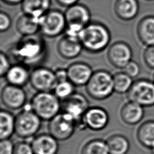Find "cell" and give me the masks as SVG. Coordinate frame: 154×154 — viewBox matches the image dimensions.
Masks as SVG:
<instances>
[{"label":"cell","instance_id":"6da1fadb","mask_svg":"<svg viewBox=\"0 0 154 154\" xmlns=\"http://www.w3.org/2000/svg\"><path fill=\"white\" fill-rule=\"evenodd\" d=\"M11 54L18 63L29 67L43 61L46 55V45L37 34L23 36L13 47Z\"/></svg>","mask_w":154,"mask_h":154},{"label":"cell","instance_id":"7a4b0ae2","mask_svg":"<svg viewBox=\"0 0 154 154\" xmlns=\"http://www.w3.org/2000/svg\"><path fill=\"white\" fill-rule=\"evenodd\" d=\"M78 37L83 48L92 54L104 51L111 40L110 31L106 25L92 21L81 30Z\"/></svg>","mask_w":154,"mask_h":154},{"label":"cell","instance_id":"3957f363","mask_svg":"<svg viewBox=\"0 0 154 154\" xmlns=\"http://www.w3.org/2000/svg\"><path fill=\"white\" fill-rule=\"evenodd\" d=\"M85 90L87 94L94 100L106 99L114 92L113 75L103 69L94 72L85 85Z\"/></svg>","mask_w":154,"mask_h":154},{"label":"cell","instance_id":"277c9868","mask_svg":"<svg viewBox=\"0 0 154 154\" xmlns=\"http://www.w3.org/2000/svg\"><path fill=\"white\" fill-rule=\"evenodd\" d=\"M29 106L43 120H50L57 116L61 109V103L51 91L37 92L31 98Z\"/></svg>","mask_w":154,"mask_h":154},{"label":"cell","instance_id":"5b68a950","mask_svg":"<svg viewBox=\"0 0 154 154\" xmlns=\"http://www.w3.org/2000/svg\"><path fill=\"white\" fill-rule=\"evenodd\" d=\"M67 26L65 34L78 37L81 30L91 22V13L82 4H75L67 8L64 12Z\"/></svg>","mask_w":154,"mask_h":154},{"label":"cell","instance_id":"8992f818","mask_svg":"<svg viewBox=\"0 0 154 154\" xmlns=\"http://www.w3.org/2000/svg\"><path fill=\"white\" fill-rule=\"evenodd\" d=\"M42 119L32 111L29 105L15 117V134L20 138L33 137L40 129Z\"/></svg>","mask_w":154,"mask_h":154},{"label":"cell","instance_id":"52a82bcc","mask_svg":"<svg viewBox=\"0 0 154 154\" xmlns=\"http://www.w3.org/2000/svg\"><path fill=\"white\" fill-rule=\"evenodd\" d=\"M127 94L128 100L143 107L154 105V82L147 79H139L133 82Z\"/></svg>","mask_w":154,"mask_h":154},{"label":"cell","instance_id":"ba28073f","mask_svg":"<svg viewBox=\"0 0 154 154\" xmlns=\"http://www.w3.org/2000/svg\"><path fill=\"white\" fill-rule=\"evenodd\" d=\"M67 26L64 13L50 10L40 19V32L49 38H54L65 32Z\"/></svg>","mask_w":154,"mask_h":154},{"label":"cell","instance_id":"9c48e42d","mask_svg":"<svg viewBox=\"0 0 154 154\" xmlns=\"http://www.w3.org/2000/svg\"><path fill=\"white\" fill-rule=\"evenodd\" d=\"M76 126L70 116L63 112H59L49 121V134L58 141H64L73 135Z\"/></svg>","mask_w":154,"mask_h":154},{"label":"cell","instance_id":"30bf717a","mask_svg":"<svg viewBox=\"0 0 154 154\" xmlns=\"http://www.w3.org/2000/svg\"><path fill=\"white\" fill-rule=\"evenodd\" d=\"M89 108V102L82 94L74 93L67 99L62 100V112L70 116L77 125L82 124L83 117Z\"/></svg>","mask_w":154,"mask_h":154},{"label":"cell","instance_id":"8fae6325","mask_svg":"<svg viewBox=\"0 0 154 154\" xmlns=\"http://www.w3.org/2000/svg\"><path fill=\"white\" fill-rule=\"evenodd\" d=\"M29 82L38 92H47L54 90L57 80L55 71L46 67L37 66L31 72Z\"/></svg>","mask_w":154,"mask_h":154},{"label":"cell","instance_id":"7c38bea8","mask_svg":"<svg viewBox=\"0 0 154 154\" xmlns=\"http://www.w3.org/2000/svg\"><path fill=\"white\" fill-rule=\"evenodd\" d=\"M1 100L6 108L17 110L25 106L27 96L22 87L7 84L1 90Z\"/></svg>","mask_w":154,"mask_h":154},{"label":"cell","instance_id":"4fadbf2b","mask_svg":"<svg viewBox=\"0 0 154 154\" xmlns=\"http://www.w3.org/2000/svg\"><path fill=\"white\" fill-rule=\"evenodd\" d=\"M132 50L131 46L122 41L112 43L107 51V58L112 66L122 69L132 60Z\"/></svg>","mask_w":154,"mask_h":154},{"label":"cell","instance_id":"5bb4252c","mask_svg":"<svg viewBox=\"0 0 154 154\" xmlns=\"http://www.w3.org/2000/svg\"><path fill=\"white\" fill-rule=\"evenodd\" d=\"M109 122V115L107 111L99 106L89 107L85 112L82 124L93 131H100L104 129Z\"/></svg>","mask_w":154,"mask_h":154},{"label":"cell","instance_id":"9a60e30c","mask_svg":"<svg viewBox=\"0 0 154 154\" xmlns=\"http://www.w3.org/2000/svg\"><path fill=\"white\" fill-rule=\"evenodd\" d=\"M83 46L78 37L64 34L57 43L58 54L63 58L72 60L78 57L82 51Z\"/></svg>","mask_w":154,"mask_h":154},{"label":"cell","instance_id":"2e32d148","mask_svg":"<svg viewBox=\"0 0 154 154\" xmlns=\"http://www.w3.org/2000/svg\"><path fill=\"white\" fill-rule=\"evenodd\" d=\"M66 69L68 79L78 87L85 85L94 72L89 64L81 61L70 64Z\"/></svg>","mask_w":154,"mask_h":154},{"label":"cell","instance_id":"e0dca14e","mask_svg":"<svg viewBox=\"0 0 154 154\" xmlns=\"http://www.w3.org/2000/svg\"><path fill=\"white\" fill-rule=\"evenodd\" d=\"M57 141L49 134L36 136L31 143L34 154H57L58 150Z\"/></svg>","mask_w":154,"mask_h":154},{"label":"cell","instance_id":"ac0fdd59","mask_svg":"<svg viewBox=\"0 0 154 154\" xmlns=\"http://www.w3.org/2000/svg\"><path fill=\"white\" fill-rule=\"evenodd\" d=\"M30 74L28 66L17 63L11 66L4 78L8 84L22 87L29 81Z\"/></svg>","mask_w":154,"mask_h":154},{"label":"cell","instance_id":"d6986e66","mask_svg":"<svg viewBox=\"0 0 154 154\" xmlns=\"http://www.w3.org/2000/svg\"><path fill=\"white\" fill-rule=\"evenodd\" d=\"M140 5L138 0H116L114 10L116 16L123 21L134 19L138 14Z\"/></svg>","mask_w":154,"mask_h":154},{"label":"cell","instance_id":"ffe728a7","mask_svg":"<svg viewBox=\"0 0 154 154\" xmlns=\"http://www.w3.org/2000/svg\"><path fill=\"white\" fill-rule=\"evenodd\" d=\"M144 115V107L129 100L123 104L120 111L122 120L128 125H135L140 123Z\"/></svg>","mask_w":154,"mask_h":154},{"label":"cell","instance_id":"44dd1931","mask_svg":"<svg viewBox=\"0 0 154 154\" xmlns=\"http://www.w3.org/2000/svg\"><path fill=\"white\" fill-rule=\"evenodd\" d=\"M136 31L137 37L143 45H154V16L141 18L137 24Z\"/></svg>","mask_w":154,"mask_h":154},{"label":"cell","instance_id":"7402d4cb","mask_svg":"<svg viewBox=\"0 0 154 154\" xmlns=\"http://www.w3.org/2000/svg\"><path fill=\"white\" fill-rule=\"evenodd\" d=\"M51 0H23L21 9L23 14L39 19L50 10Z\"/></svg>","mask_w":154,"mask_h":154},{"label":"cell","instance_id":"603a6c76","mask_svg":"<svg viewBox=\"0 0 154 154\" xmlns=\"http://www.w3.org/2000/svg\"><path fill=\"white\" fill-rule=\"evenodd\" d=\"M16 29L23 37L37 34L40 32V20L23 13L16 20Z\"/></svg>","mask_w":154,"mask_h":154},{"label":"cell","instance_id":"cb8c5ba5","mask_svg":"<svg viewBox=\"0 0 154 154\" xmlns=\"http://www.w3.org/2000/svg\"><path fill=\"white\" fill-rule=\"evenodd\" d=\"M137 140L144 147L154 149V120H149L142 123L136 134Z\"/></svg>","mask_w":154,"mask_h":154},{"label":"cell","instance_id":"d4e9b609","mask_svg":"<svg viewBox=\"0 0 154 154\" xmlns=\"http://www.w3.org/2000/svg\"><path fill=\"white\" fill-rule=\"evenodd\" d=\"M109 154H126L130 148L128 140L123 135L114 134L106 141Z\"/></svg>","mask_w":154,"mask_h":154},{"label":"cell","instance_id":"484cf974","mask_svg":"<svg viewBox=\"0 0 154 154\" xmlns=\"http://www.w3.org/2000/svg\"><path fill=\"white\" fill-rule=\"evenodd\" d=\"M1 140L8 139L15 132V117L7 110L1 109L0 112Z\"/></svg>","mask_w":154,"mask_h":154},{"label":"cell","instance_id":"4316f807","mask_svg":"<svg viewBox=\"0 0 154 154\" xmlns=\"http://www.w3.org/2000/svg\"><path fill=\"white\" fill-rule=\"evenodd\" d=\"M133 78L124 72H119L113 75L114 92L118 94L127 93L133 84Z\"/></svg>","mask_w":154,"mask_h":154},{"label":"cell","instance_id":"83f0119b","mask_svg":"<svg viewBox=\"0 0 154 154\" xmlns=\"http://www.w3.org/2000/svg\"><path fill=\"white\" fill-rule=\"evenodd\" d=\"M81 154H109L106 141L102 140H92L85 144Z\"/></svg>","mask_w":154,"mask_h":154},{"label":"cell","instance_id":"f1b7e54d","mask_svg":"<svg viewBox=\"0 0 154 154\" xmlns=\"http://www.w3.org/2000/svg\"><path fill=\"white\" fill-rule=\"evenodd\" d=\"M75 85L69 81H64L57 82L54 89V93L60 100H63L75 93Z\"/></svg>","mask_w":154,"mask_h":154},{"label":"cell","instance_id":"f546056e","mask_svg":"<svg viewBox=\"0 0 154 154\" xmlns=\"http://www.w3.org/2000/svg\"><path fill=\"white\" fill-rule=\"evenodd\" d=\"M143 58L145 64L149 69L154 70V45L146 48L143 54Z\"/></svg>","mask_w":154,"mask_h":154},{"label":"cell","instance_id":"4dcf8cb0","mask_svg":"<svg viewBox=\"0 0 154 154\" xmlns=\"http://www.w3.org/2000/svg\"><path fill=\"white\" fill-rule=\"evenodd\" d=\"M13 154H34V152L31 144L19 141L14 145Z\"/></svg>","mask_w":154,"mask_h":154},{"label":"cell","instance_id":"1f68e13d","mask_svg":"<svg viewBox=\"0 0 154 154\" xmlns=\"http://www.w3.org/2000/svg\"><path fill=\"white\" fill-rule=\"evenodd\" d=\"M122 71L132 78H134L139 75L140 67L136 61L131 60L122 69Z\"/></svg>","mask_w":154,"mask_h":154},{"label":"cell","instance_id":"d6a6232c","mask_svg":"<svg viewBox=\"0 0 154 154\" xmlns=\"http://www.w3.org/2000/svg\"><path fill=\"white\" fill-rule=\"evenodd\" d=\"M1 60V67H0V75L1 78L4 77L8 70L10 69L11 66L10 61L8 57L2 51L0 54Z\"/></svg>","mask_w":154,"mask_h":154},{"label":"cell","instance_id":"836d02e7","mask_svg":"<svg viewBox=\"0 0 154 154\" xmlns=\"http://www.w3.org/2000/svg\"><path fill=\"white\" fill-rule=\"evenodd\" d=\"M12 21L10 16L5 12L1 11L0 14V31L1 32L7 31L11 26Z\"/></svg>","mask_w":154,"mask_h":154},{"label":"cell","instance_id":"e575fe53","mask_svg":"<svg viewBox=\"0 0 154 154\" xmlns=\"http://www.w3.org/2000/svg\"><path fill=\"white\" fill-rule=\"evenodd\" d=\"M14 145L9 138L1 140L0 154H13Z\"/></svg>","mask_w":154,"mask_h":154},{"label":"cell","instance_id":"d590c367","mask_svg":"<svg viewBox=\"0 0 154 154\" xmlns=\"http://www.w3.org/2000/svg\"><path fill=\"white\" fill-rule=\"evenodd\" d=\"M57 82L69 80L67 73V69L63 68H58L55 71Z\"/></svg>","mask_w":154,"mask_h":154},{"label":"cell","instance_id":"8d00e7d4","mask_svg":"<svg viewBox=\"0 0 154 154\" xmlns=\"http://www.w3.org/2000/svg\"><path fill=\"white\" fill-rule=\"evenodd\" d=\"M79 0H56L57 2L61 6L69 7L72 5L77 4Z\"/></svg>","mask_w":154,"mask_h":154},{"label":"cell","instance_id":"74e56055","mask_svg":"<svg viewBox=\"0 0 154 154\" xmlns=\"http://www.w3.org/2000/svg\"><path fill=\"white\" fill-rule=\"evenodd\" d=\"M5 4L10 5H16L21 4L23 0H2Z\"/></svg>","mask_w":154,"mask_h":154},{"label":"cell","instance_id":"f35d334b","mask_svg":"<svg viewBox=\"0 0 154 154\" xmlns=\"http://www.w3.org/2000/svg\"><path fill=\"white\" fill-rule=\"evenodd\" d=\"M152 81L154 82V73H153V78H152Z\"/></svg>","mask_w":154,"mask_h":154},{"label":"cell","instance_id":"ab89813d","mask_svg":"<svg viewBox=\"0 0 154 154\" xmlns=\"http://www.w3.org/2000/svg\"><path fill=\"white\" fill-rule=\"evenodd\" d=\"M146 1H153V0H146Z\"/></svg>","mask_w":154,"mask_h":154},{"label":"cell","instance_id":"60d3db41","mask_svg":"<svg viewBox=\"0 0 154 154\" xmlns=\"http://www.w3.org/2000/svg\"><path fill=\"white\" fill-rule=\"evenodd\" d=\"M153 152H154V149H153Z\"/></svg>","mask_w":154,"mask_h":154}]
</instances>
